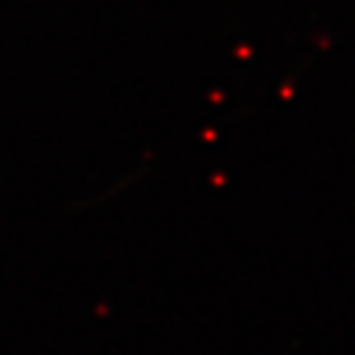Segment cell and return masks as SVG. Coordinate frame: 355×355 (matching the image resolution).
Segmentation results:
<instances>
[]
</instances>
